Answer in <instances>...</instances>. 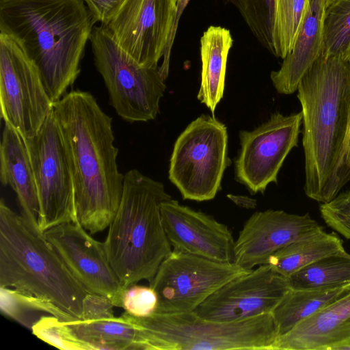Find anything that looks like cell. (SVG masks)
<instances>
[{"label": "cell", "mask_w": 350, "mask_h": 350, "mask_svg": "<svg viewBox=\"0 0 350 350\" xmlns=\"http://www.w3.org/2000/svg\"><path fill=\"white\" fill-rule=\"evenodd\" d=\"M71 169L78 222L91 234L109 228L120 204L124 175L118 169L112 119L81 90L53 103Z\"/></svg>", "instance_id": "1"}, {"label": "cell", "mask_w": 350, "mask_h": 350, "mask_svg": "<svg viewBox=\"0 0 350 350\" xmlns=\"http://www.w3.org/2000/svg\"><path fill=\"white\" fill-rule=\"evenodd\" d=\"M306 196L329 202L350 180L345 151L350 120V64L321 54L299 83Z\"/></svg>", "instance_id": "2"}, {"label": "cell", "mask_w": 350, "mask_h": 350, "mask_svg": "<svg viewBox=\"0 0 350 350\" xmlns=\"http://www.w3.org/2000/svg\"><path fill=\"white\" fill-rule=\"evenodd\" d=\"M94 24L83 0H0V33L35 65L53 103L78 77Z\"/></svg>", "instance_id": "3"}, {"label": "cell", "mask_w": 350, "mask_h": 350, "mask_svg": "<svg viewBox=\"0 0 350 350\" xmlns=\"http://www.w3.org/2000/svg\"><path fill=\"white\" fill-rule=\"evenodd\" d=\"M172 198L163 185L135 169L124 175L122 196L104 243L123 291L150 281L172 251L161 216V204Z\"/></svg>", "instance_id": "4"}, {"label": "cell", "mask_w": 350, "mask_h": 350, "mask_svg": "<svg viewBox=\"0 0 350 350\" xmlns=\"http://www.w3.org/2000/svg\"><path fill=\"white\" fill-rule=\"evenodd\" d=\"M0 287L46 300L81 320L88 291L43 233L0 202Z\"/></svg>", "instance_id": "5"}, {"label": "cell", "mask_w": 350, "mask_h": 350, "mask_svg": "<svg viewBox=\"0 0 350 350\" xmlns=\"http://www.w3.org/2000/svg\"><path fill=\"white\" fill-rule=\"evenodd\" d=\"M120 317L137 329L139 350H274L278 338L272 313L245 320H208L194 311Z\"/></svg>", "instance_id": "6"}, {"label": "cell", "mask_w": 350, "mask_h": 350, "mask_svg": "<svg viewBox=\"0 0 350 350\" xmlns=\"http://www.w3.org/2000/svg\"><path fill=\"white\" fill-rule=\"evenodd\" d=\"M90 42L95 66L118 115L129 122L154 119L166 88L159 67L138 64L103 25L94 27Z\"/></svg>", "instance_id": "7"}, {"label": "cell", "mask_w": 350, "mask_h": 350, "mask_svg": "<svg viewBox=\"0 0 350 350\" xmlns=\"http://www.w3.org/2000/svg\"><path fill=\"white\" fill-rule=\"evenodd\" d=\"M229 162L226 126L215 117L202 115L177 138L169 178L184 200H211L221 188Z\"/></svg>", "instance_id": "8"}, {"label": "cell", "mask_w": 350, "mask_h": 350, "mask_svg": "<svg viewBox=\"0 0 350 350\" xmlns=\"http://www.w3.org/2000/svg\"><path fill=\"white\" fill-rule=\"evenodd\" d=\"M176 0H122L104 25L138 64L158 68L165 81L176 33Z\"/></svg>", "instance_id": "9"}, {"label": "cell", "mask_w": 350, "mask_h": 350, "mask_svg": "<svg viewBox=\"0 0 350 350\" xmlns=\"http://www.w3.org/2000/svg\"><path fill=\"white\" fill-rule=\"evenodd\" d=\"M23 140L39 200V230L43 233L61 224L78 222L71 169L53 109L38 132Z\"/></svg>", "instance_id": "10"}, {"label": "cell", "mask_w": 350, "mask_h": 350, "mask_svg": "<svg viewBox=\"0 0 350 350\" xmlns=\"http://www.w3.org/2000/svg\"><path fill=\"white\" fill-rule=\"evenodd\" d=\"M250 271L234 262H219L172 250L149 281L158 296L155 312L194 311L219 288Z\"/></svg>", "instance_id": "11"}, {"label": "cell", "mask_w": 350, "mask_h": 350, "mask_svg": "<svg viewBox=\"0 0 350 350\" xmlns=\"http://www.w3.org/2000/svg\"><path fill=\"white\" fill-rule=\"evenodd\" d=\"M1 118L23 139L33 137L53 109L39 72L18 42L0 33Z\"/></svg>", "instance_id": "12"}, {"label": "cell", "mask_w": 350, "mask_h": 350, "mask_svg": "<svg viewBox=\"0 0 350 350\" xmlns=\"http://www.w3.org/2000/svg\"><path fill=\"white\" fill-rule=\"evenodd\" d=\"M302 113L284 116L275 112L252 131H242L241 150L235 160L237 180L252 193H264L290 151L297 145Z\"/></svg>", "instance_id": "13"}, {"label": "cell", "mask_w": 350, "mask_h": 350, "mask_svg": "<svg viewBox=\"0 0 350 350\" xmlns=\"http://www.w3.org/2000/svg\"><path fill=\"white\" fill-rule=\"evenodd\" d=\"M291 288L288 278L264 264L224 284L194 312L215 321L245 320L272 313Z\"/></svg>", "instance_id": "14"}, {"label": "cell", "mask_w": 350, "mask_h": 350, "mask_svg": "<svg viewBox=\"0 0 350 350\" xmlns=\"http://www.w3.org/2000/svg\"><path fill=\"white\" fill-rule=\"evenodd\" d=\"M43 234L88 293L105 296L115 307H121L124 291L103 242L94 239L79 222L59 224Z\"/></svg>", "instance_id": "15"}, {"label": "cell", "mask_w": 350, "mask_h": 350, "mask_svg": "<svg viewBox=\"0 0 350 350\" xmlns=\"http://www.w3.org/2000/svg\"><path fill=\"white\" fill-rule=\"evenodd\" d=\"M321 230L308 213L300 215L280 210L254 213L244 224L234 245L233 262L252 270L287 245Z\"/></svg>", "instance_id": "16"}, {"label": "cell", "mask_w": 350, "mask_h": 350, "mask_svg": "<svg viewBox=\"0 0 350 350\" xmlns=\"http://www.w3.org/2000/svg\"><path fill=\"white\" fill-rule=\"evenodd\" d=\"M160 212L173 250L219 262H233L235 241L227 226L172 198L161 204Z\"/></svg>", "instance_id": "17"}, {"label": "cell", "mask_w": 350, "mask_h": 350, "mask_svg": "<svg viewBox=\"0 0 350 350\" xmlns=\"http://www.w3.org/2000/svg\"><path fill=\"white\" fill-rule=\"evenodd\" d=\"M350 340V293L278 336L274 350H338Z\"/></svg>", "instance_id": "18"}, {"label": "cell", "mask_w": 350, "mask_h": 350, "mask_svg": "<svg viewBox=\"0 0 350 350\" xmlns=\"http://www.w3.org/2000/svg\"><path fill=\"white\" fill-rule=\"evenodd\" d=\"M327 0H308V6L292 51L279 70L271 72L278 92H295L304 75L322 53Z\"/></svg>", "instance_id": "19"}, {"label": "cell", "mask_w": 350, "mask_h": 350, "mask_svg": "<svg viewBox=\"0 0 350 350\" xmlns=\"http://www.w3.org/2000/svg\"><path fill=\"white\" fill-rule=\"evenodd\" d=\"M0 180L15 192L21 215L33 230L40 232L39 200L33 169L22 136L5 123L0 145ZM42 233V232H41Z\"/></svg>", "instance_id": "20"}, {"label": "cell", "mask_w": 350, "mask_h": 350, "mask_svg": "<svg viewBox=\"0 0 350 350\" xmlns=\"http://www.w3.org/2000/svg\"><path fill=\"white\" fill-rule=\"evenodd\" d=\"M232 38L228 29L210 26L200 38L201 83L198 99L214 113L223 97L226 64Z\"/></svg>", "instance_id": "21"}, {"label": "cell", "mask_w": 350, "mask_h": 350, "mask_svg": "<svg viewBox=\"0 0 350 350\" xmlns=\"http://www.w3.org/2000/svg\"><path fill=\"white\" fill-rule=\"evenodd\" d=\"M349 293L350 282L327 287L291 288L272 312L279 336Z\"/></svg>", "instance_id": "22"}, {"label": "cell", "mask_w": 350, "mask_h": 350, "mask_svg": "<svg viewBox=\"0 0 350 350\" xmlns=\"http://www.w3.org/2000/svg\"><path fill=\"white\" fill-rule=\"evenodd\" d=\"M345 252L342 241L338 236L321 230L278 250L269 258L267 264L278 273L289 278L321 259Z\"/></svg>", "instance_id": "23"}, {"label": "cell", "mask_w": 350, "mask_h": 350, "mask_svg": "<svg viewBox=\"0 0 350 350\" xmlns=\"http://www.w3.org/2000/svg\"><path fill=\"white\" fill-rule=\"evenodd\" d=\"M66 322L92 350H139L136 328L120 316Z\"/></svg>", "instance_id": "24"}, {"label": "cell", "mask_w": 350, "mask_h": 350, "mask_svg": "<svg viewBox=\"0 0 350 350\" xmlns=\"http://www.w3.org/2000/svg\"><path fill=\"white\" fill-rule=\"evenodd\" d=\"M0 308L3 314L29 329L44 315L63 321L79 320L46 300L9 287H0Z\"/></svg>", "instance_id": "25"}, {"label": "cell", "mask_w": 350, "mask_h": 350, "mask_svg": "<svg viewBox=\"0 0 350 350\" xmlns=\"http://www.w3.org/2000/svg\"><path fill=\"white\" fill-rule=\"evenodd\" d=\"M292 288L338 286L350 282V254L332 255L318 260L288 278Z\"/></svg>", "instance_id": "26"}, {"label": "cell", "mask_w": 350, "mask_h": 350, "mask_svg": "<svg viewBox=\"0 0 350 350\" xmlns=\"http://www.w3.org/2000/svg\"><path fill=\"white\" fill-rule=\"evenodd\" d=\"M308 0H275L273 39L274 55L284 59L293 49Z\"/></svg>", "instance_id": "27"}, {"label": "cell", "mask_w": 350, "mask_h": 350, "mask_svg": "<svg viewBox=\"0 0 350 350\" xmlns=\"http://www.w3.org/2000/svg\"><path fill=\"white\" fill-rule=\"evenodd\" d=\"M350 48V0H334L326 6L322 53L345 56Z\"/></svg>", "instance_id": "28"}, {"label": "cell", "mask_w": 350, "mask_h": 350, "mask_svg": "<svg viewBox=\"0 0 350 350\" xmlns=\"http://www.w3.org/2000/svg\"><path fill=\"white\" fill-rule=\"evenodd\" d=\"M239 12L260 43L274 54L273 24L275 0H226Z\"/></svg>", "instance_id": "29"}, {"label": "cell", "mask_w": 350, "mask_h": 350, "mask_svg": "<svg viewBox=\"0 0 350 350\" xmlns=\"http://www.w3.org/2000/svg\"><path fill=\"white\" fill-rule=\"evenodd\" d=\"M31 329L36 337L58 349L92 350L89 345L75 335L66 321L55 316H42Z\"/></svg>", "instance_id": "30"}, {"label": "cell", "mask_w": 350, "mask_h": 350, "mask_svg": "<svg viewBox=\"0 0 350 350\" xmlns=\"http://www.w3.org/2000/svg\"><path fill=\"white\" fill-rule=\"evenodd\" d=\"M325 224L347 239H350V189L338 193L319 207Z\"/></svg>", "instance_id": "31"}, {"label": "cell", "mask_w": 350, "mask_h": 350, "mask_svg": "<svg viewBox=\"0 0 350 350\" xmlns=\"http://www.w3.org/2000/svg\"><path fill=\"white\" fill-rule=\"evenodd\" d=\"M158 306V296L149 286L133 284L126 288L121 297V308L137 317H148L154 314Z\"/></svg>", "instance_id": "32"}, {"label": "cell", "mask_w": 350, "mask_h": 350, "mask_svg": "<svg viewBox=\"0 0 350 350\" xmlns=\"http://www.w3.org/2000/svg\"><path fill=\"white\" fill-rule=\"evenodd\" d=\"M94 22L105 25L122 0H83Z\"/></svg>", "instance_id": "33"}, {"label": "cell", "mask_w": 350, "mask_h": 350, "mask_svg": "<svg viewBox=\"0 0 350 350\" xmlns=\"http://www.w3.org/2000/svg\"><path fill=\"white\" fill-rule=\"evenodd\" d=\"M232 198L237 204L247 208H254L256 206V202L254 200L245 198V197H234Z\"/></svg>", "instance_id": "34"}, {"label": "cell", "mask_w": 350, "mask_h": 350, "mask_svg": "<svg viewBox=\"0 0 350 350\" xmlns=\"http://www.w3.org/2000/svg\"><path fill=\"white\" fill-rule=\"evenodd\" d=\"M346 166L350 174V120L347 137L346 151H345Z\"/></svg>", "instance_id": "35"}, {"label": "cell", "mask_w": 350, "mask_h": 350, "mask_svg": "<svg viewBox=\"0 0 350 350\" xmlns=\"http://www.w3.org/2000/svg\"><path fill=\"white\" fill-rule=\"evenodd\" d=\"M338 350H350V340L338 347Z\"/></svg>", "instance_id": "36"}, {"label": "cell", "mask_w": 350, "mask_h": 350, "mask_svg": "<svg viewBox=\"0 0 350 350\" xmlns=\"http://www.w3.org/2000/svg\"><path fill=\"white\" fill-rule=\"evenodd\" d=\"M344 57L348 60V62L350 64V48Z\"/></svg>", "instance_id": "37"}, {"label": "cell", "mask_w": 350, "mask_h": 350, "mask_svg": "<svg viewBox=\"0 0 350 350\" xmlns=\"http://www.w3.org/2000/svg\"><path fill=\"white\" fill-rule=\"evenodd\" d=\"M334 0H327V5L333 2Z\"/></svg>", "instance_id": "38"}]
</instances>
